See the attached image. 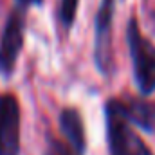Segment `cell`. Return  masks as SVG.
Here are the masks:
<instances>
[{
    "mask_svg": "<svg viewBox=\"0 0 155 155\" xmlns=\"http://www.w3.org/2000/svg\"><path fill=\"white\" fill-rule=\"evenodd\" d=\"M126 41L132 56L134 78L141 94L150 96L155 92V45L141 35L139 24L135 18L128 22Z\"/></svg>",
    "mask_w": 155,
    "mask_h": 155,
    "instance_id": "7a4b0ae2",
    "label": "cell"
},
{
    "mask_svg": "<svg viewBox=\"0 0 155 155\" xmlns=\"http://www.w3.org/2000/svg\"><path fill=\"white\" fill-rule=\"evenodd\" d=\"M20 5H40L43 0H16Z\"/></svg>",
    "mask_w": 155,
    "mask_h": 155,
    "instance_id": "30bf717a",
    "label": "cell"
},
{
    "mask_svg": "<svg viewBox=\"0 0 155 155\" xmlns=\"http://www.w3.org/2000/svg\"><path fill=\"white\" fill-rule=\"evenodd\" d=\"M60 130L65 135L67 144L78 152L79 155L85 153V128L81 116L76 108H65L60 116Z\"/></svg>",
    "mask_w": 155,
    "mask_h": 155,
    "instance_id": "8992f818",
    "label": "cell"
},
{
    "mask_svg": "<svg viewBox=\"0 0 155 155\" xmlns=\"http://www.w3.org/2000/svg\"><path fill=\"white\" fill-rule=\"evenodd\" d=\"M105 117H107V141L110 155H153L134 130L123 103L114 99L108 101L105 107Z\"/></svg>",
    "mask_w": 155,
    "mask_h": 155,
    "instance_id": "6da1fadb",
    "label": "cell"
},
{
    "mask_svg": "<svg viewBox=\"0 0 155 155\" xmlns=\"http://www.w3.org/2000/svg\"><path fill=\"white\" fill-rule=\"evenodd\" d=\"M78 4H79V0H61V5H60V22L63 24V27H67V29L72 27V24L76 20Z\"/></svg>",
    "mask_w": 155,
    "mask_h": 155,
    "instance_id": "ba28073f",
    "label": "cell"
},
{
    "mask_svg": "<svg viewBox=\"0 0 155 155\" xmlns=\"http://www.w3.org/2000/svg\"><path fill=\"white\" fill-rule=\"evenodd\" d=\"M116 0H101L96 15V36H94V60L101 74L112 71V20Z\"/></svg>",
    "mask_w": 155,
    "mask_h": 155,
    "instance_id": "3957f363",
    "label": "cell"
},
{
    "mask_svg": "<svg viewBox=\"0 0 155 155\" xmlns=\"http://www.w3.org/2000/svg\"><path fill=\"white\" fill-rule=\"evenodd\" d=\"M22 45H24V16L20 11H13L5 22L0 38V76L2 78L13 76Z\"/></svg>",
    "mask_w": 155,
    "mask_h": 155,
    "instance_id": "277c9868",
    "label": "cell"
},
{
    "mask_svg": "<svg viewBox=\"0 0 155 155\" xmlns=\"http://www.w3.org/2000/svg\"><path fill=\"white\" fill-rule=\"evenodd\" d=\"M45 155H79V153L74 152V150L67 144V141L61 143V141H54V139H51Z\"/></svg>",
    "mask_w": 155,
    "mask_h": 155,
    "instance_id": "9c48e42d",
    "label": "cell"
},
{
    "mask_svg": "<svg viewBox=\"0 0 155 155\" xmlns=\"http://www.w3.org/2000/svg\"><path fill=\"white\" fill-rule=\"evenodd\" d=\"M20 152V107L15 96H0V155Z\"/></svg>",
    "mask_w": 155,
    "mask_h": 155,
    "instance_id": "5b68a950",
    "label": "cell"
},
{
    "mask_svg": "<svg viewBox=\"0 0 155 155\" xmlns=\"http://www.w3.org/2000/svg\"><path fill=\"white\" fill-rule=\"evenodd\" d=\"M124 112L132 124H137L144 130H153L155 126V105L144 103V101H134L130 105H124Z\"/></svg>",
    "mask_w": 155,
    "mask_h": 155,
    "instance_id": "52a82bcc",
    "label": "cell"
}]
</instances>
